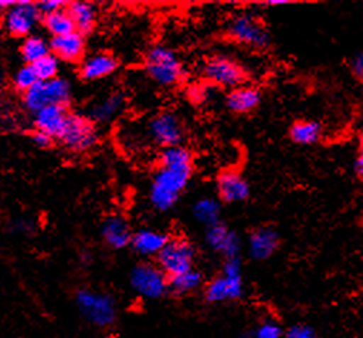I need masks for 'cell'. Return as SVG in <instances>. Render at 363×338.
<instances>
[{"mask_svg": "<svg viewBox=\"0 0 363 338\" xmlns=\"http://www.w3.org/2000/svg\"><path fill=\"white\" fill-rule=\"evenodd\" d=\"M193 173L194 168L158 167L148 192L151 206L158 212H167L172 209L190 185Z\"/></svg>", "mask_w": 363, "mask_h": 338, "instance_id": "6da1fadb", "label": "cell"}, {"mask_svg": "<svg viewBox=\"0 0 363 338\" xmlns=\"http://www.w3.org/2000/svg\"><path fill=\"white\" fill-rule=\"evenodd\" d=\"M75 304L82 318L98 329H109L116 324V301L108 293L81 288L75 294Z\"/></svg>", "mask_w": 363, "mask_h": 338, "instance_id": "7a4b0ae2", "label": "cell"}, {"mask_svg": "<svg viewBox=\"0 0 363 338\" xmlns=\"http://www.w3.org/2000/svg\"><path fill=\"white\" fill-rule=\"evenodd\" d=\"M144 71L151 81L161 87H175L186 77L183 62L172 49L164 45H154L147 50Z\"/></svg>", "mask_w": 363, "mask_h": 338, "instance_id": "3957f363", "label": "cell"}, {"mask_svg": "<svg viewBox=\"0 0 363 338\" xmlns=\"http://www.w3.org/2000/svg\"><path fill=\"white\" fill-rule=\"evenodd\" d=\"M72 97L71 84L65 78H55L50 81H39L30 89L23 92V105L28 111L36 114L48 105L67 107Z\"/></svg>", "mask_w": 363, "mask_h": 338, "instance_id": "277c9868", "label": "cell"}, {"mask_svg": "<svg viewBox=\"0 0 363 338\" xmlns=\"http://www.w3.org/2000/svg\"><path fill=\"white\" fill-rule=\"evenodd\" d=\"M204 82L214 88L233 89L245 85L247 81V72L237 61L224 55H216L208 58L201 68Z\"/></svg>", "mask_w": 363, "mask_h": 338, "instance_id": "5b68a950", "label": "cell"}, {"mask_svg": "<svg viewBox=\"0 0 363 338\" xmlns=\"http://www.w3.org/2000/svg\"><path fill=\"white\" fill-rule=\"evenodd\" d=\"M196 258L197 251L190 241L184 238H171L155 256V263L167 278H172L196 268Z\"/></svg>", "mask_w": 363, "mask_h": 338, "instance_id": "8992f818", "label": "cell"}, {"mask_svg": "<svg viewBox=\"0 0 363 338\" xmlns=\"http://www.w3.org/2000/svg\"><path fill=\"white\" fill-rule=\"evenodd\" d=\"M130 285L134 293L147 300H161L168 294V278L157 263L143 261L133 266Z\"/></svg>", "mask_w": 363, "mask_h": 338, "instance_id": "52a82bcc", "label": "cell"}, {"mask_svg": "<svg viewBox=\"0 0 363 338\" xmlns=\"http://www.w3.org/2000/svg\"><path fill=\"white\" fill-rule=\"evenodd\" d=\"M57 140L69 151L82 154L96 147L99 133L96 124H94L89 117L69 112L67 126Z\"/></svg>", "mask_w": 363, "mask_h": 338, "instance_id": "ba28073f", "label": "cell"}, {"mask_svg": "<svg viewBox=\"0 0 363 338\" xmlns=\"http://www.w3.org/2000/svg\"><path fill=\"white\" fill-rule=\"evenodd\" d=\"M147 134L150 140L161 148L183 146L186 127L175 112L161 111L147 123Z\"/></svg>", "mask_w": 363, "mask_h": 338, "instance_id": "9c48e42d", "label": "cell"}, {"mask_svg": "<svg viewBox=\"0 0 363 338\" xmlns=\"http://www.w3.org/2000/svg\"><path fill=\"white\" fill-rule=\"evenodd\" d=\"M227 36L247 48L264 49L270 43V33L266 26L253 15H237L227 26Z\"/></svg>", "mask_w": 363, "mask_h": 338, "instance_id": "30bf717a", "label": "cell"}, {"mask_svg": "<svg viewBox=\"0 0 363 338\" xmlns=\"http://www.w3.org/2000/svg\"><path fill=\"white\" fill-rule=\"evenodd\" d=\"M39 21L40 12L36 4L22 0V2H15V5L8 9L4 26L11 35L16 38H28Z\"/></svg>", "mask_w": 363, "mask_h": 338, "instance_id": "8fae6325", "label": "cell"}, {"mask_svg": "<svg viewBox=\"0 0 363 338\" xmlns=\"http://www.w3.org/2000/svg\"><path fill=\"white\" fill-rule=\"evenodd\" d=\"M245 294L243 276L217 275L204 284V300L208 304H224L238 301Z\"/></svg>", "mask_w": 363, "mask_h": 338, "instance_id": "7c38bea8", "label": "cell"}, {"mask_svg": "<svg viewBox=\"0 0 363 338\" xmlns=\"http://www.w3.org/2000/svg\"><path fill=\"white\" fill-rule=\"evenodd\" d=\"M218 199L224 203H243L250 197L252 189L247 179L233 168L218 173L216 179Z\"/></svg>", "mask_w": 363, "mask_h": 338, "instance_id": "4fadbf2b", "label": "cell"}, {"mask_svg": "<svg viewBox=\"0 0 363 338\" xmlns=\"http://www.w3.org/2000/svg\"><path fill=\"white\" fill-rule=\"evenodd\" d=\"M206 242L214 252L223 255L225 259L238 256L241 246H243L240 235L221 222L207 228Z\"/></svg>", "mask_w": 363, "mask_h": 338, "instance_id": "5bb4252c", "label": "cell"}, {"mask_svg": "<svg viewBox=\"0 0 363 338\" xmlns=\"http://www.w3.org/2000/svg\"><path fill=\"white\" fill-rule=\"evenodd\" d=\"M101 236L104 244L111 249H125L131 245V224L123 214H111L102 223Z\"/></svg>", "mask_w": 363, "mask_h": 338, "instance_id": "9a60e30c", "label": "cell"}, {"mask_svg": "<svg viewBox=\"0 0 363 338\" xmlns=\"http://www.w3.org/2000/svg\"><path fill=\"white\" fill-rule=\"evenodd\" d=\"M50 53L57 58L59 61L65 62H79L84 61V56L86 52V40L78 32H72L64 36L52 38L49 42Z\"/></svg>", "mask_w": 363, "mask_h": 338, "instance_id": "2e32d148", "label": "cell"}, {"mask_svg": "<svg viewBox=\"0 0 363 338\" xmlns=\"http://www.w3.org/2000/svg\"><path fill=\"white\" fill-rule=\"evenodd\" d=\"M280 246V235L272 227H260L255 229L247 241L249 256L253 261L270 259Z\"/></svg>", "mask_w": 363, "mask_h": 338, "instance_id": "e0dca14e", "label": "cell"}, {"mask_svg": "<svg viewBox=\"0 0 363 338\" xmlns=\"http://www.w3.org/2000/svg\"><path fill=\"white\" fill-rule=\"evenodd\" d=\"M119 68V61L116 56L109 52H99L89 58L84 60L79 68V75L84 81L94 82L111 77Z\"/></svg>", "mask_w": 363, "mask_h": 338, "instance_id": "ac0fdd59", "label": "cell"}, {"mask_svg": "<svg viewBox=\"0 0 363 338\" xmlns=\"http://www.w3.org/2000/svg\"><path fill=\"white\" fill-rule=\"evenodd\" d=\"M69 111L64 105H48L35 114V126L38 131H42L52 138H59L62 134Z\"/></svg>", "mask_w": 363, "mask_h": 338, "instance_id": "d6986e66", "label": "cell"}, {"mask_svg": "<svg viewBox=\"0 0 363 338\" xmlns=\"http://www.w3.org/2000/svg\"><path fill=\"white\" fill-rule=\"evenodd\" d=\"M262 91L253 85H240L228 91L225 97V107L233 114H250L262 102Z\"/></svg>", "mask_w": 363, "mask_h": 338, "instance_id": "ffe728a7", "label": "cell"}, {"mask_svg": "<svg viewBox=\"0 0 363 338\" xmlns=\"http://www.w3.org/2000/svg\"><path fill=\"white\" fill-rule=\"evenodd\" d=\"M127 104L125 95L119 91L105 95L95 102L89 111V119L94 124H108L121 116Z\"/></svg>", "mask_w": 363, "mask_h": 338, "instance_id": "44dd1931", "label": "cell"}, {"mask_svg": "<svg viewBox=\"0 0 363 338\" xmlns=\"http://www.w3.org/2000/svg\"><path fill=\"white\" fill-rule=\"evenodd\" d=\"M169 239V235L164 232L155 229H141L133 234L131 246L138 255L144 258H152L161 252Z\"/></svg>", "mask_w": 363, "mask_h": 338, "instance_id": "7402d4cb", "label": "cell"}, {"mask_svg": "<svg viewBox=\"0 0 363 338\" xmlns=\"http://www.w3.org/2000/svg\"><path fill=\"white\" fill-rule=\"evenodd\" d=\"M67 11L75 25V31L82 36L91 35L96 28L98 12L89 2H69Z\"/></svg>", "mask_w": 363, "mask_h": 338, "instance_id": "603a6c76", "label": "cell"}, {"mask_svg": "<svg viewBox=\"0 0 363 338\" xmlns=\"http://www.w3.org/2000/svg\"><path fill=\"white\" fill-rule=\"evenodd\" d=\"M204 287V275L201 271L193 268L187 272L168 278V293L175 297H186L197 293Z\"/></svg>", "mask_w": 363, "mask_h": 338, "instance_id": "cb8c5ba5", "label": "cell"}, {"mask_svg": "<svg viewBox=\"0 0 363 338\" xmlns=\"http://www.w3.org/2000/svg\"><path fill=\"white\" fill-rule=\"evenodd\" d=\"M323 137V129L320 123L312 120H300L290 126L289 138L297 146H313Z\"/></svg>", "mask_w": 363, "mask_h": 338, "instance_id": "d4e9b609", "label": "cell"}, {"mask_svg": "<svg viewBox=\"0 0 363 338\" xmlns=\"http://www.w3.org/2000/svg\"><path fill=\"white\" fill-rule=\"evenodd\" d=\"M193 217L196 222L204 224L206 228H211L220 223L221 217V205L213 197H201L191 207Z\"/></svg>", "mask_w": 363, "mask_h": 338, "instance_id": "484cf974", "label": "cell"}, {"mask_svg": "<svg viewBox=\"0 0 363 338\" xmlns=\"http://www.w3.org/2000/svg\"><path fill=\"white\" fill-rule=\"evenodd\" d=\"M160 167L165 168H193L194 157L191 150L184 146L162 148L158 157Z\"/></svg>", "mask_w": 363, "mask_h": 338, "instance_id": "4316f807", "label": "cell"}, {"mask_svg": "<svg viewBox=\"0 0 363 338\" xmlns=\"http://www.w3.org/2000/svg\"><path fill=\"white\" fill-rule=\"evenodd\" d=\"M43 26L52 35V38L64 36V35L77 32L75 25H74V22H72L67 9L56 11L53 13L45 15L43 16Z\"/></svg>", "mask_w": 363, "mask_h": 338, "instance_id": "83f0119b", "label": "cell"}, {"mask_svg": "<svg viewBox=\"0 0 363 338\" xmlns=\"http://www.w3.org/2000/svg\"><path fill=\"white\" fill-rule=\"evenodd\" d=\"M21 53L28 65H33L35 62L42 60L43 56L50 53V49L49 43L45 42V39L39 36H28L21 46Z\"/></svg>", "mask_w": 363, "mask_h": 338, "instance_id": "f1b7e54d", "label": "cell"}, {"mask_svg": "<svg viewBox=\"0 0 363 338\" xmlns=\"http://www.w3.org/2000/svg\"><path fill=\"white\" fill-rule=\"evenodd\" d=\"M32 68L38 77V81H50L57 78L59 60L55 58L52 53H48L42 60L35 62Z\"/></svg>", "mask_w": 363, "mask_h": 338, "instance_id": "f546056e", "label": "cell"}, {"mask_svg": "<svg viewBox=\"0 0 363 338\" xmlns=\"http://www.w3.org/2000/svg\"><path fill=\"white\" fill-rule=\"evenodd\" d=\"M213 91H214V87H211L207 82H194L186 88L184 95L190 104L200 107L207 104L211 99Z\"/></svg>", "mask_w": 363, "mask_h": 338, "instance_id": "4dcf8cb0", "label": "cell"}, {"mask_svg": "<svg viewBox=\"0 0 363 338\" xmlns=\"http://www.w3.org/2000/svg\"><path fill=\"white\" fill-rule=\"evenodd\" d=\"M252 338H283V327L273 318H266L257 324V327L250 331Z\"/></svg>", "mask_w": 363, "mask_h": 338, "instance_id": "1f68e13d", "label": "cell"}, {"mask_svg": "<svg viewBox=\"0 0 363 338\" xmlns=\"http://www.w3.org/2000/svg\"><path fill=\"white\" fill-rule=\"evenodd\" d=\"M13 81H15L16 88H18L19 91H22V92H26V91L30 89L36 82H39V81H38V77H36V74H35V71H33V68H32V65H25V67H22V68L16 72Z\"/></svg>", "mask_w": 363, "mask_h": 338, "instance_id": "d6a6232c", "label": "cell"}, {"mask_svg": "<svg viewBox=\"0 0 363 338\" xmlns=\"http://www.w3.org/2000/svg\"><path fill=\"white\" fill-rule=\"evenodd\" d=\"M283 338H318V332L312 325L298 322L284 329Z\"/></svg>", "mask_w": 363, "mask_h": 338, "instance_id": "836d02e7", "label": "cell"}, {"mask_svg": "<svg viewBox=\"0 0 363 338\" xmlns=\"http://www.w3.org/2000/svg\"><path fill=\"white\" fill-rule=\"evenodd\" d=\"M69 2H64V0H43V2H39L36 4L40 15H49V13H53L56 11H62V9H67Z\"/></svg>", "mask_w": 363, "mask_h": 338, "instance_id": "e575fe53", "label": "cell"}, {"mask_svg": "<svg viewBox=\"0 0 363 338\" xmlns=\"http://www.w3.org/2000/svg\"><path fill=\"white\" fill-rule=\"evenodd\" d=\"M32 140H33L35 146H38L39 148H48V147L52 146V141H53V138L50 136H48V134L42 133V131H38V130L32 136Z\"/></svg>", "mask_w": 363, "mask_h": 338, "instance_id": "d590c367", "label": "cell"}, {"mask_svg": "<svg viewBox=\"0 0 363 338\" xmlns=\"http://www.w3.org/2000/svg\"><path fill=\"white\" fill-rule=\"evenodd\" d=\"M352 72L357 80L362 81V78H363V56H362V52L354 55V58L352 60Z\"/></svg>", "mask_w": 363, "mask_h": 338, "instance_id": "8d00e7d4", "label": "cell"}, {"mask_svg": "<svg viewBox=\"0 0 363 338\" xmlns=\"http://www.w3.org/2000/svg\"><path fill=\"white\" fill-rule=\"evenodd\" d=\"M353 170H354L356 176L359 179H362V176H363V156H362V153L353 161Z\"/></svg>", "mask_w": 363, "mask_h": 338, "instance_id": "74e56055", "label": "cell"}, {"mask_svg": "<svg viewBox=\"0 0 363 338\" xmlns=\"http://www.w3.org/2000/svg\"><path fill=\"white\" fill-rule=\"evenodd\" d=\"M293 2H290V0H270V2H264L263 5L264 6H289Z\"/></svg>", "mask_w": 363, "mask_h": 338, "instance_id": "f35d334b", "label": "cell"}, {"mask_svg": "<svg viewBox=\"0 0 363 338\" xmlns=\"http://www.w3.org/2000/svg\"><path fill=\"white\" fill-rule=\"evenodd\" d=\"M15 5L12 0H0V9H11Z\"/></svg>", "mask_w": 363, "mask_h": 338, "instance_id": "ab89813d", "label": "cell"}, {"mask_svg": "<svg viewBox=\"0 0 363 338\" xmlns=\"http://www.w3.org/2000/svg\"><path fill=\"white\" fill-rule=\"evenodd\" d=\"M237 338H252V332H250V331L243 332V334H240Z\"/></svg>", "mask_w": 363, "mask_h": 338, "instance_id": "60d3db41", "label": "cell"}, {"mask_svg": "<svg viewBox=\"0 0 363 338\" xmlns=\"http://www.w3.org/2000/svg\"><path fill=\"white\" fill-rule=\"evenodd\" d=\"M0 32H2V23H0Z\"/></svg>", "mask_w": 363, "mask_h": 338, "instance_id": "b9f144b4", "label": "cell"}]
</instances>
